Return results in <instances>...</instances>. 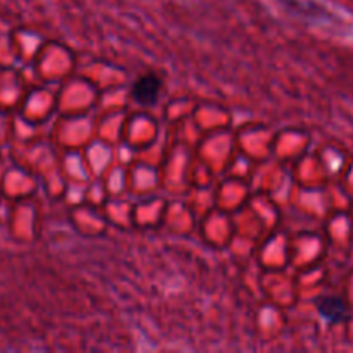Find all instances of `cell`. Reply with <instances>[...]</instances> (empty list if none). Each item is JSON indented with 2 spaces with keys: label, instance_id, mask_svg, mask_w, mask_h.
Segmentation results:
<instances>
[{
  "label": "cell",
  "instance_id": "6da1fadb",
  "mask_svg": "<svg viewBox=\"0 0 353 353\" xmlns=\"http://www.w3.org/2000/svg\"><path fill=\"white\" fill-rule=\"evenodd\" d=\"M316 309L327 324H343L350 319L348 303L338 295L317 296Z\"/></svg>",
  "mask_w": 353,
  "mask_h": 353
},
{
  "label": "cell",
  "instance_id": "7a4b0ae2",
  "mask_svg": "<svg viewBox=\"0 0 353 353\" xmlns=\"http://www.w3.org/2000/svg\"><path fill=\"white\" fill-rule=\"evenodd\" d=\"M161 78L154 72H147V74L140 76V78L134 81L133 85V95L134 102L140 103V105H155L159 100V95H161Z\"/></svg>",
  "mask_w": 353,
  "mask_h": 353
}]
</instances>
